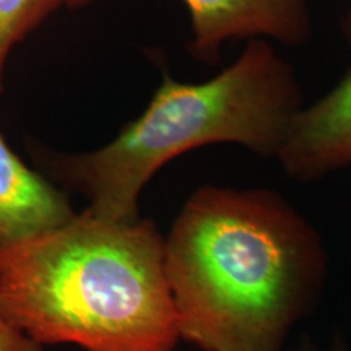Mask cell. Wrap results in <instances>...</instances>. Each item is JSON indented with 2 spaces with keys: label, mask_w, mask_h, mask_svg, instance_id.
<instances>
[{
  "label": "cell",
  "mask_w": 351,
  "mask_h": 351,
  "mask_svg": "<svg viewBox=\"0 0 351 351\" xmlns=\"http://www.w3.org/2000/svg\"><path fill=\"white\" fill-rule=\"evenodd\" d=\"M0 351H44V346L29 339L12 322L3 311L2 302H0Z\"/></svg>",
  "instance_id": "ba28073f"
},
{
  "label": "cell",
  "mask_w": 351,
  "mask_h": 351,
  "mask_svg": "<svg viewBox=\"0 0 351 351\" xmlns=\"http://www.w3.org/2000/svg\"><path fill=\"white\" fill-rule=\"evenodd\" d=\"M80 7L91 0H64ZM191 12V52L213 62L231 39H276L301 44L311 36L306 0H184Z\"/></svg>",
  "instance_id": "277c9868"
},
{
  "label": "cell",
  "mask_w": 351,
  "mask_h": 351,
  "mask_svg": "<svg viewBox=\"0 0 351 351\" xmlns=\"http://www.w3.org/2000/svg\"><path fill=\"white\" fill-rule=\"evenodd\" d=\"M276 160L300 181L351 165V70L327 95L298 111Z\"/></svg>",
  "instance_id": "5b68a950"
},
{
  "label": "cell",
  "mask_w": 351,
  "mask_h": 351,
  "mask_svg": "<svg viewBox=\"0 0 351 351\" xmlns=\"http://www.w3.org/2000/svg\"><path fill=\"white\" fill-rule=\"evenodd\" d=\"M181 340L202 351H283L327 280L319 232L269 189L204 186L165 238Z\"/></svg>",
  "instance_id": "6da1fadb"
},
{
  "label": "cell",
  "mask_w": 351,
  "mask_h": 351,
  "mask_svg": "<svg viewBox=\"0 0 351 351\" xmlns=\"http://www.w3.org/2000/svg\"><path fill=\"white\" fill-rule=\"evenodd\" d=\"M304 351H317V350H314V348H307V350H304ZM332 351H343L341 348H333Z\"/></svg>",
  "instance_id": "30bf717a"
},
{
  "label": "cell",
  "mask_w": 351,
  "mask_h": 351,
  "mask_svg": "<svg viewBox=\"0 0 351 351\" xmlns=\"http://www.w3.org/2000/svg\"><path fill=\"white\" fill-rule=\"evenodd\" d=\"M345 33H346V38H348V41L351 43V12L348 15V19L345 21Z\"/></svg>",
  "instance_id": "9c48e42d"
},
{
  "label": "cell",
  "mask_w": 351,
  "mask_h": 351,
  "mask_svg": "<svg viewBox=\"0 0 351 351\" xmlns=\"http://www.w3.org/2000/svg\"><path fill=\"white\" fill-rule=\"evenodd\" d=\"M75 213L67 195L28 168L0 134V254Z\"/></svg>",
  "instance_id": "8992f818"
},
{
  "label": "cell",
  "mask_w": 351,
  "mask_h": 351,
  "mask_svg": "<svg viewBox=\"0 0 351 351\" xmlns=\"http://www.w3.org/2000/svg\"><path fill=\"white\" fill-rule=\"evenodd\" d=\"M0 302L41 346L174 351L178 313L165 236L150 219L109 221L85 208L0 254Z\"/></svg>",
  "instance_id": "7a4b0ae2"
},
{
  "label": "cell",
  "mask_w": 351,
  "mask_h": 351,
  "mask_svg": "<svg viewBox=\"0 0 351 351\" xmlns=\"http://www.w3.org/2000/svg\"><path fill=\"white\" fill-rule=\"evenodd\" d=\"M64 0H0V91L8 57L20 44L38 29Z\"/></svg>",
  "instance_id": "52a82bcc"
},
{
  "label": "cell",
  "mask_w": 351,
  "mask_h": 351,
  "mask_svg": "<svg viewBox=\"0 0 351 351\" xmlns=\"http://www.w3.org/2000/svg\"><path fill=\"white\" fill-rule=\"evenodd\" d=\"M302 108L295 70L265 39H251L217 77L182 83L166 75L145 111L104 147L52 156V174L85 195L109 221H135L138 199L158 171L184 153L236 143L276 158Z\"/></svg>",
  "instance_id": "3957f363"
}]
</instances>
